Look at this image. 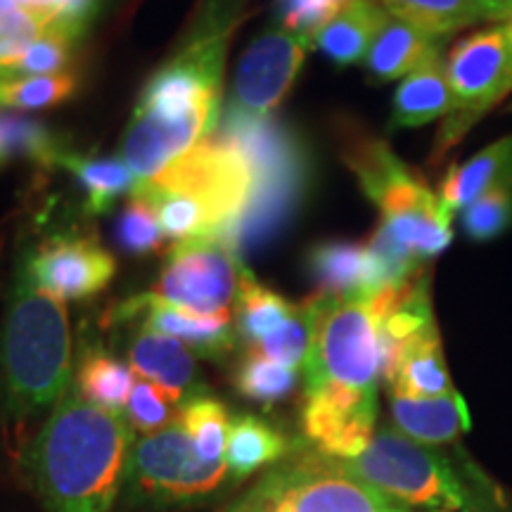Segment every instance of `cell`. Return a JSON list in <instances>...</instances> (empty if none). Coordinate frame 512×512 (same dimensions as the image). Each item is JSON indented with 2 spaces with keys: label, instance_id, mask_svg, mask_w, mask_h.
<instances>
[{
  "label": "cell",
  "instance_id": "6da1fadb",
  "mask_svg": "<svg viewBox=\"0 0 512 512\" xmlns=\"http://www.w3.org/2000/svg\"><path fill=\"white\" fill-rule=\"evenodd\" d=\"M406 285L311 297L313 335L304 363L302 425L313 451L351 458L377 430L384 320Z\"/></svg>",
  "mask_w": 512,
  "mask_h": 512
},
{
  "label": "cell",
  "instance_id": "7a4b0ae2",
  "mask_svg": "<svg viewBox=\"0 0 512 512\" xmlns=\"http://www.w3.org/2000/svg\"><path fill=\"white\" fill-rule=\"evenodd\" d=\"M136 430L124 413L69 387L22 453V472L46 512H112L124 494Z\"/></svg>",
  "mask_w": 512,
  "mask_h": 512
},
{
  "label": "cell",
  "instance_id": "3957f363",
  "mask_svg": "<svg viewBox=\"0 0 512 512\" xmlns=\"http://www.w3.org/2000/svg\"><path fill=\"white\" fill-rule=\"evenodd\" d=\"M72 387V330L62 299L36 285L24 261L0 325V401L3 418L24 427L53 411Z\"/></svg>",
  "mask_w": 512,
  "mask_h": 512
},
{
  "label": "cell",
  "instance_id": "277c9868",
  "mask_svg": "<svg viewBox=\"0 0 512 512\" xmlns=\"http://www.w3.org/2000/svg\"><path fill=\"white\" fill-rule=\"evenodd\" d=\"M216 143L230 147L252 169L254 190L247 207L219 233L242 256L266 247L294 219L311 183L306 147L290 126L230 105L214 133Z\"/></svg>",
  "mask_w": 512,
  "mask_h": 512
},
{
  "label": "cell",
  "instance_id": "5b68a950",
  "mask_svg": "<svg viewBox=\"0 0 512 512\" xmlns=\"http://www.w3.org/2000/svg\"><path fill=\"white\" fill-rule=\"evenodd\" d=\"M339 463L382 494L415 512H503L494 484L470 463L460 465L437 446L392 427H380L368 444Z\"/></svg>",
  "mask_w": 512,
  "mask_h": 512
},
{
  "label": "cell",
  "instance_id": "8992f818",
  "mask_svg": "<svg viewBox=\"0 0 512 512\" xmlns=\"http://www.w3.org/2000/svg\"><path fill=\"white\" fill-rule=\"evenodd\" d=\"M252 190L254 176L245 159L209 138L140 181L131 195L150 204L164 238L178 245L223 233L247 207Z\"/></svg>",
  "mask_w": 512,
  "mask_h": 512
},
{
  "label": "cell",
  "instance_id": "52a82bcc",
  "mask_svg": "<svg viewBox=\"0 0 512 512\" xmlns=\"http://www.w3.org/2000/svg\"><path fill=\"white\" fill-rule=\"evenodd\" d=\"M342 157L358 185L380 209V226L418 264L451 245V211L418 171L403 164L384 140L361 128H344Z\"/></svg>",
  "mask_w": 512,
  "mask_h": 512
},
{
  "label": "cell",
  "instance_id": "ba28073f",
  "mask_svg": "<svg viewBox=\"0 0 512 512\" xmlns=\"http://www.w3.org/2000/svg\"><path fill=\"white\" fill-rule=\"evenodd\" d=\"M228 512H415L318 451L285 456Z\"/></svg>",
  "mask_w": 512,
  "mask_h": 512
},
{
  "label": "cell",
  "instance_id": "9c48e42d",
  "mask_svg": "<svg viewBox=\"0 0 512 512\" xmlns=\"http://www.w3.org/2000/svg\"><path fill=\"white\" fill-rule=\"evenodd\" d=\"M226 477H230L226 463L204 460L176 415L162 430L133 441L124 498L133 508L202 503L221 489Z\"/></svg>",
  "mask_w": 512,
  "mask_h": 512
},
{
  "label": "cell",
  "instance_id": "30bf717a",
  "mask_svg": "<svg viewBox=\"0 0 512 512\" xmlns=\"http://www.w3.org/2000/svg\"><path fill=\"white\" fill-rule=\"evenodd\" d=\"M446 74L456 107L434 140L432 162L439 164L465 133L512 93V41L503 24L479 29L448 50Z\"/></svg>",
  "mask_w": 512,
  "mask_h": 512
},
{
  "label": "cell",
  "instance_id": "8fae6325",
  "mask_svg": "<svg viewBox=\"0 0 512 512\" xmlns=\"http://www.w3.org/2000/svg\"><path fill=\"white\" fill-rule=\"evenodd\" d=\"M242 273L245 264L221 235H202L174 245L152 294L202 316H230Z\"/></svg>",
  "mask_w": 512,
  "mask_h": 512
},
{
  "label": "cell",
  "instance_id": "7c38bea8",
  "mask_svg": "<svg viewBox=\"0 0 512 512\" xmlns=\"http://www.w3.org/2000/svg\"><path fill=\"white\" fill-rule=\"evenodd\" d=\"M230 27H219L195 36L181 53L171 57L145 83L136 112H159L183 117L202 107L221 105V76Z\"/></svg>",
  "mask_w": 512,
  "mask_h": 512
},
{
  "label": "cell",
  "instance_id": "4fadbf2b",
  "mask_svg": "<svg viewBox=\"0 0 512 512\" xmlns=\"http://www.w3.org/2000/svg\"><path fill=\"white\" fill-rule=\"evenodd\" d=\"M311 46V38L285 29H268L254 38L240 57L230 105L271 117L290 95Z\"/></svg>",
  "mask_w": 512,
  "mask_h": 512
},
{
  "label": "cell",
  "instance_id": "5bb4252c",
  "mask_svg": "<svg viewBox=\"0 0 512 512\" xmlns=\"http://www.w3.org/2000/svg\"><path fill=\"white\" fill-rule=\"evenodd\" d=\"M36 285L62 299L81 302L112 283L117 261L95 238L53 235L24 261Z\"/></svg>",
  "mask_w": 512,
  "mask_h": 512
},
{
  "label": "cell",
  "instance_id": "9a60e30c",
  "mask_svg": "<svg viewBox=\"0 0 512 512\" xmlns=\"http://www.w3.org/2000/svg\"><path fill=\"white\" fill-rule=\"evenodd\" d=\"M221 105L202 107L183 117H166L159 112H136L121 140V159L140 181L157 176L174 159L200 143L202 136L216 131Z\"/></svg>",
  "mask_w": 512,
  "mask_h": 512
},
{
  "label": "cell",
  "instance_id": "2e32d148",
  "mask_svg": "<svg viewBox=\"0 0 512 512\" xmlns=\"http://www.w3.org/2000/svg\"><path fill=\"white\" fill-rule=\"evenodd\" d=\"M382 377L392 394L432 399L456 392L434 320L401 339H384Z\"/></svg>",
  "mask_w": 512,
  "mask_h": 512
},
{
  "label": "cell",
  "instance_id": "e0dca14e",
  "mask_svg": "<svg viewBox=\"0 0 512 512\" xmlns=\"http://www.w3.org/2000/svg\"><path fill=\"white\" fill-rule=\"evenodd\" d=\"M114 318L140 320V325L145 328L183 342L195 356L214 358V361L226 356L235 344L230 316H202V313L164 302L157 294H143V297L121 304Z\"/></svg>",
  "mask_w": 512,
  "mask_h": 512
},
{
  "label": "cell",
  "instance_id": "ac0fdd59",
  "mask_svg": "<svg viewBox=\"0 0 512 512\" xmlns=\"http://www.w3.org/2000/svg\"><path fill=\"white\" fill-rule=\"evenodd\" d=\"M126 356L133 373L162 389L176 406H185L202 396L195 354L178 339L138 323L128 337Z\"/></svg>",
  "mask_w": 512,
  "mask_h": 512
},
{
  "label": "cell",
  "instance_id": "d6986e66",
  "mask_svg": "<svg viewBox=\"0 0 512 512\" xmlns=\"http://www.w3.org/2000/svg\"><path fill=\"white\" fill-rule=\"evenodd\" d=\"M306 268L318 294H354L384 287L375 256L368 245L356 242H318L306 254Z\"/></svg>",
  "mask_w": 512,
  "mask_h": 512
},
{
  "label": "cell",
  "instance_id": "ffe728a7",
  "mask_svg": "<svg viewBox=\"0 0 512 512\" xmlns=\"http://www.w3.org/2000/svg\"><path fill=\"white\" fill-rule=\"evenodd\" d=\"M394 17L427 34L446 38L482 22H505L512 0H380Z\"/></svg>",
  "mask_w": 512,
  "mask_h": 512
},
{
  "label": "cell",
  "instance_id": "44dd1931",
  "mask_svg": "<svg viewBox=\"0 0 512 512\" xmlns=\"http://www.w3.org/2000/svg\"><path fill=\"white\" fill-rule=\"evenodd\" d=\"M441 48H444V38L427 34L389 12L387 24L368 50L366 69L370 79L375 81L406 79L422 64L439 57Z\"/></svg>",
  "mask_w": 512,
  "mask_h": 512
},
{
  "label": "cell",
  "instance_id": "7402d4cb",
  "mask_svg": "<svg viewBox=\"0 0 512 512\" xmlns=\"http://www.w3.org/2000/svg\"><path fill=\"white\" fill-rule=\"evenodd\" d=\"M396 430L422 444L439 446L470 430V413L458 392L418 399L389 392Z\"/></svg>",
  "mask_w": 512,
  "mask_h": 512
},
{
  "label": "cell",
  "instance_id": "603a6c76",
  "mask_svg": "<svg viewBox=\"0 0 512 512\" xmlns=\"http://www.w3.org/2000/svg\"><path fill=\"white\" fill-rule=\"evenodd\" d=\"M453 107L456 95L448 83L444 55H439L408 74L396 88L389 128H420L434 119H446Z\"/></svg>",
  "mask_w": 512,
  "mask_h": 512
},
{
  "label": "cell",
  "instance_id": "cb8c5ba5",
  "mask_svg": "<svg viewBox=\"0 0 512 512\" xmlns=\"http://www.w3.org/2000/svg\"><path fill=\"white\" fill-rule=\"evenodd\" d=\"M387 19L389 10L377 0H351L328 27L318 31L313 46L339 67H349L366 60Z\"/></svg>",
  "mask_w": 512,
  "mask_h": 512
},
{
  "label": "cell",
  "instance_id": "d4e9b609",
  "mask_svg": "<svg viewBox=\"0 0 512 512\" xmlns=\"http://www.w3.org/2000/svg\"><path fill=\"white\" fill-rule=\"evenodd\" d=\"M512 171V136H505L467 162L451 166L441 181L439 197L444 207L451 211H463L479 200L486 190L505 178Z\"/></svg>",
  "mask_w": 512,
  "mask_h": 512
},
{
  "label": "cell",
  "instance_id": "484cf974",
  "mask_svg": "<svg viewBox=\"0 0 512 512\" xmlns=\"http://www.w3.org/2000/svg\"><path fill=\"white\" fill-rule=\"evenodd\" d=\"M290 456V444L275 427L256 415H238L230 420L226 467L233 479H245L261 467L278 463Z\"/></svg>",
  "mask_w": 512,
  "mask_h": 512
},
{
  "label": "cell",
  "instance_id": "4316f807",
  "mask_svg": "<svg viewBox=\"0 0 512 512\" xmlns=\"http://www.w3.org/2000/svg\"><path fill=\"white\" fill-rule=\"evenodd\" d=\"M57 164L69 169L86 192V211L93 216L105 214L117 197L136 190L140 178L119 159H98L74 155L64 150Z\"/></svg>",
  "mask_w": 512,
  "mask_h": 512
},
{
  "label": "cell",
  "instance_id": "83f0119b",
  "mask_svg": "<svg viewBox=\"0 0 512 512\" xmlns=\"http://www.w3.org/2000/svg\"><path fill=\"white\" fill-rule=\"evenodd\" d=\"M136 384V373L124 361L102 351L100 347L83 342L76 387L88 401L98 403L110 411H126L128 396Z\"/></svg>",
  "mask_w": 512,
  "mask_h": 512
},
{
  "label": "cell",
  "instance_id": "f1b7e54d",
  "mask_svg": "<svg viewBox=\"0 0 512 512\" xmlns=\"http://www.w3.org/2000/svg\"><path fill=\"white\" fill-rule=\"evenodd\" d=\"M294 311H297V304H290L278 292L256 283L252 271L245 268L238 299H235V316H238L235 330L245 342L252 344V347L259 344L261 339L283 328L287 320L294 316Z\"/></svg>",
  "mask_w": 512,
  "mask_h": 512
},
{
  "label": "cell",
  "instance_id": "f546056e",
  "mask_svg": "<svg viewBox=\"0 0 512 512\" xmlns=\"http://www.w3.org/2000/svg\"><path fill=\"white\" fill-rule=\"evenodd\" d=\"M178 422L200 453L209 463H226V444L230 432V415L221 401L211 396H197L178 408Z\"/></svg>",
  "mask_w": 512,
  "mask_h": 512
},
{
  "label": "cell",
  "instance_id": "4dcf8cb0",
  "mask_svg": "<svg viewBox=\"0 0 512 512\" xmlns=\"http://www.w3.org/2000/svg\"><path fill=\"white\" fill-rule=\"evenodd\" d=\"M64 147L41 121L0 112V166L24 157L38 164H57Z\"/></svg>",
  "mask_w": 512,
  "mask_h": 512
},
{
  "label": "cell",
  "instance_id": "1f68e13d",
  "mask_svg": "<svg viewBox=\"0 0 512 512\" xmlns=\"http://www.w3.org/2000/svg\"><path fill=\"white\" fill-rule=\"evenodd\" d=\"M79 88L74 74L12 76L0 74V107L5 110H43L69 100Z\"/></svg>",
  "mask_w": 512,
  "mask_h": 512
},
{
  "label": "cell",
  "instance_id": "d6a6232c",
  "mask_svg": "<svg viewBox=\"0 0 512 512\" xmlns=\"http://www.w3.org/2000/svg\"><path fill=\"white\" fill-rule=\"evenodd\" d=\"M299 384V370L268 361V358L249 351L235 373V387L245 399L256 403H278L287 399Z\"/></svg>",
  "mask_w": 512,
  "mask_h": 512
},
{
  "label": "cell",
  "instance_id": "836d02e7",
  "mask_svg": "<svg viewBox=\"0 0 512 512\" xmlns=\"http://www.w3.org/2000/svg\"><path fill=\"white\" fill-rule=\"evenodd\" d=\"M463 230L475 242H489L512 226V171L463 209Z\"/></svg>",
  "mask_w": 512,
  "mask_h": 512
},
{
  "label": "cell",
  "instance_id": "e575fe53",
  "mask_svg": "<svg viewBox=\"0 0 512 512\" xmlns=\"http://www.w3.org/2000/svg\"><path fill=\"white\" fill-rule=\"evenodd\" d=\"M311 335H313V306L311 299H306L304 304H297L294 316L287 320L280 330H275L273 335L261 339L259 344H254V354L268 358V361L283 363L290 368H304L306 356L311 349Z\"/></svg>",
  "mask_w": 512,
  "mask_h": 512
},
{
  "label": "cell",
  "instance_id": "d590c367",
  "mask_svg": "<svg viewBox=\"0 0 512 512\" xmlns=\"http://www.w3.org/2000/svg\"><path fill=\"white\" fill-rule=\"evenodd\" d=\"M74 38L62 34L50 27L38 41L19 53L10 60L0 62V72L12 74V76H48L57 74L62 69H69L72 64V50H74Z\"/></svg>",
  "mask_w": 512,
  "mask_h": 512
},
{
  "label": "cell",
  "instance_id": "8d00e7d4",
  "mask_svg": "<svg viewBox=\"0 0 512 512\" xmlns=\"http://www.w3.org/2000/svg\"><path fill=\"white\" fill-rule=\"evenodd\" d=\"M164 240L166 238L150 204L136 195H131V200L124 204L117 221L119 247L133 256L162 254Z\"/></svg>",
  "mask_w": 512,
  "mask_h": 512
},
{
  "label": "cell",
  "instance_id": "74e56055",
  "mask_svg": "<svg viewBox=\"0 0 512 512\" xmlns=\"http://www.w3.org/2000/svg\"><path fill=\"white\" fill-rule=\"evenodd\" d=\"M48 29V19L22 8L15 0H0V62L24 53Z\"/></svg>",
  "mask_w": 512,
  "mask_h": 512
},
{
  "label": "cell",
  "instance_id": "f35d334b",
  "mask_svg": "<svg viewBox=\"0 0 512 512\" xmlns=\"http://www.w3.org/2000/svg\"><path fill=\"white\" fill-rule=\"evenodd\" d=\"M174 408L176 403L171 401L162 389L140 377V380L133 384V392L128 396L124 415L133 425V430L150 434L162 430V427L176 420L178 413H174Z\"/></svg>",
  "mask_w": 512,
  "mask_h": 512
},
{
  "label": "cell",
  "instance_id": "ab89813d",
  "mask_svg": "<svg viewBox=\"0 0 512 512\" xmlns=\"http://www.w3.org/2000/svg\"><path fill=\"white\" fill-rule=\"evenodd\" d=\"M349 3L351 0H278L275 10L285 31L313 41L318 31L328 27Z\"/></svg>",
  "mask_w": 512,
  "mask_h": 512
},
{
  "label": "cell",
  "instance_id": "60d3db41",
  "mask_svg": "<svg viewBox=\"0 0 512 512\" xmlns=\"http://www.w3.org/2000/svg\"><path fill=\"white\" fill-rule=\"evenodd\" d=\"M17 5L48 19L50 27L76 38L83 36L88 22L98 10V0H15Z\"/></svg>",
  "mask_w": 512,
  "mask_h": 512
},
{
  "label": "cell",
  "instance_id": "b9f144b4",
  "mask_svg": "<svg viewBox=\"0 0 512 512\" xmlns=\"http://www.w3.org/2000/svg\"><path fill=\"white\" fill-rule=\"evenodd\" d=\"M503 27H505V31H508V36H510V41H512V15H510L508 19H505Z\"/></svg>",
  "mask_w": 512,
  "mask_h": 512
},
{
  "label": "cell",
  "instance_id": "7bdbcfd3",
  "mask_svg": "<svg viewBox=\"0 0 512 512\" xmlns=\"http://www.w3.org/2000/svg\"><path fill=\"white\" fill-rule=\"evenodd\" d=\"M508 112H510V114H512V102H510V107H508Z\"/></svg>",
  "mask_w": 512,
  "mask_h": 512
},
{
  "label": "cell",
  "instance_id": "ee69618b",
  "mask_svg": "<svg viewBox=\"0 0 512 512\" xmlns=\"http://www.w3.org/2000/svg\"><path fill=\"white\" fill-rule=\"evenodd\" d=\"M0 74H3V72H0Z\"/></svg>",
  "mask_w": 512,
  "mask_h": 512
}]
</instances>
